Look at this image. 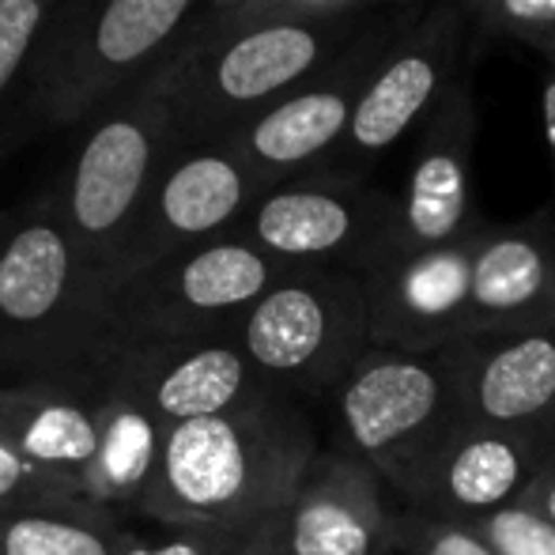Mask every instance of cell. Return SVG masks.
<instances>
[{"instance_id":"6da1fadb","label":"cell","mask_w":555,"mask_h":555,"mask_svg":"<svg viewBox=\"0 0 555 555\" xmlns=\"http://www.w3.org/2000/svg\"><path fill=\"white\" fill-rule=\"evenodd\" d=\"M409 4V0H401ZM397 4L363 12L212 8L163 68L182 140H216L307 88Z\"/></svg>"},{"instance_id":"7a4b0ae2","label":"cell","mask_w":555,"mask_h":555,"mask_svg":"<svg viewBox=\"0 0 555 555\" xmlns=\"http://www.w3.org/2000/svg\"><path fill=\"white\" fill-rule=\"evenodd\" d=\"M318 453V427L287 397L170 427L140 521L254 529L287 511Z\"/></svg>"},{"instance_id":"3957f363","label":"cell","mask_w":555,"mask_h":555,"mask_svg":"<svg viewBox=\"0 0 555 555\" xmlns=\"http://www.w3.org/2000/svg\"><path fill=\"white\" fill-rule=\"evenodd\" d=\"M106 333V287L42 190L15 208L0 254V371L80 378Z\"/></svg>"},{"instance_id":"277c9868","label":"cell","mask_w":555,"mask_h":555,"mask_svg":"<svg viewBox=\"0 0 555 555\" xmlns=\"http://www.w3.org/2000/svg\"><path fill=\"white\" fill-rule=\"evenodd\" d=\"M68 163L46 190L103 287L121 261L137 212L167 155L182 144L163 68L129 83L83 117Z\"/></svg>"},{"instance_id":"5b68a950","label":"cell","mask_w":555,"mask_h":555,"mask_svg":"<svg viewBox=\"0 0 555 555\" xmlns=\"http://www.w3.org/2000/svg\"><path fill=\"white\" fill-rule=\"evenodd\" d=\"M212 0H57L38 65L42 125L76 129L99 103L170 65Z\"/></svg>"},{"instance_id":"8992f818","label":"cell","mask_w":555,"mask_h":555,"mask_svg":"<svg viewBox=\"0 0 555 555\" xmlns=\"http://www.w3.org/2000/svg\"><path fill=\"white\" fill-rule=\"evenodd\" d=\"M325 401L333 450L371 465L393 491L465 420L450 348L401 351L371 344Z\"/></svg>"},{"instance_id":"52a82bcc","label":"cell","mask_w":555,"mask_h":555,"mask_svg":"<svg viewBox=\"0 0 555 555\" xmlns=\"http://www.w3.org/2000/svg\"><path fill=\"white\" fill-rule=\"evenodd\" d=\"M231 336L272 393L325 401L371 348L363 280L340 269H292L246 310Z\"/></svg>"},{"instance_id":"ba28073f","label":"cell","mask_w":555,"mask_h":555,"mask_svg":"<svg viewBox=\"0 0 555 555\" xmlns=\"http://www.w3.org/2000/svg\"><path fill=\"white\" fill-rule=\"evenodd\" d=\"M287 264L238 231L182 249L106 295L103 344L190 340L234 333L246 310L287 276Z\"/></svg>"},{"instance_id":"9c48e42d","label":"cell","mask_w":555,"mask_h":555,"mask_svg":"<svg viewBox=\"0 0 555 555\" xmlns=\"http://www.w3.org/2000/svg\"><path fill=\"white\" fill-rule=\"evenodd\" d=\"M473 30L476 20L465 0H424L409 27L382 53L348 125V137L318 175L371 178L382 155H389L397 144H409L424 117L442 103L450 83L473 68Z\"/></svg>"},{"instance_id":"30bf717a","label":"cell","mask_w":555,"mask_h":555,"mask_svg":"<svg viewBox=\"0 0 555 555\" xmlns=\"http://www.w3.org/2000/svg\"><path fill=\"white\" fill-rule=\"evenodd\" d=\"M401 197L371 178L310 175L257 197L238 234L287 269H340L363 276L389 254Z\"/></svg>"},{"instance_id":"8fae6325","label":"cell","mask_w":555,"mask_h":555,"mask_svg":"<svg viewBox=\"0 0 555 555\" xmlns=\"http://www.w3.org/2000/svg\"><path fill=\"white\" fill-rule=\"evenodd\" d=\"M420 4L424 0L397 4L348 53H340L322 76H314L307 88L292 91L276 106H269L264 114L249 117L246 125H238V129L216 140H227L249 163V170L261 178L264 190L318 175L322 163L348 137V125L359 111V99H363L366 83H371L374 68H378L382 53L409 27Z\"/></svg>"},{"instance_id":"7c38bea8","label":"cell","mask_w":555,"mask_h":555,"mask_svg":"<svg viewBox=\"0 0 555 555\" xmlns=\"http://www.w3.org/2000/svg\"><path fill=\"white\" fill-rule=\"evenodd\" d=\"M261 193V178L227 140H182L140 205L106 295L182 249L234 234Z\"/></svg>"},{"instance_id":"4fadbf2b","label":"cell","mask_w":555,"mask_h":555,"mask_svg":"<svg viewBox=\"0 0 555 555\" xmlns=\"http://www.w3.org/2000/svg\"><path fill=\"white\" fill-rule=\"evenodd\" d=\"M473 147L476 95L473 68H468L409 137V185H404L397 234L386 257L457 246L488 223L473 208Z\"/></svg>"},{"instance_id":"5bb4252c","label":"cell","mask_w":555,"mask_h":555,"mask_svg":"<svg viewBox=\"0 0 555 555\" xmlns=\"http://www.w3.org/2000/svg\"><path fill=\"white\" fill-rule=\"evenodd\" d=\"M555 439L461 420L397 488L404 511L446 521H483L521 503Z\"/></svg>"},{"instance_id":"9a60e30c","label":"cell","mask_w":555,"mask_h":555,"mask_svg":"<svg viewBox=\"0 0 555 555\" xmlns=\"http://www.w3.org/2000/svg\"><path fill=\"white\" fill-rule=\"evenodd\" d=\"M91 366H103L129 382L167 427L254 409L280 397L254 371L231 333L152 344H103Z\"/></svg>"},{"instance_id":"2e32d148","label":"cell","mask_w":555,"mask_h":555,"mask_svg":"<svg viewBox=\"0 0 555 555\" xmlns=\"http://www.w3.org/2000/svg\"><path fill=\"white\" fill-rule=\"evenodd\" d=\"M404 503L371 465L322 446L276 518L287 555H401Z\"/></svg>"},{"instance_id":"e0dca14e","label":"cell","mask_w":555,"mask_h":555,"mask_svg":"<svg viewBox=\"0 0 555 555\" xmlns=\"http://www.w3.org/2000/svg\"><path fill=\"white\" fill-rule=\"evenodd\" d=\"M483 227L457 246L382 257L359 276L371 310V344L446 351L473 333V257Z\"/></svg>"},{"instance_id":"ac0fdd59","label":"cell","mask_w":555,"mask_h":555,"mask_svg":"<svg viewBox=\"0 0 555 555\" xmlns=\"http://www.w3.org/2000/svg\"><path fill=\"white\" fill-rule=\"evenodd\" d=\"M450 356L465 420L555 439V330L476 333Z\"/></svg>"},{"instance_id":"d6986e66","label":"cell","mask_w":555,"mask_h":555,"mask_svg":"<svg viewBox=\"0 0 555 555\" xmlns=\"http://www.w3.org/2000/svg\"><path fill=\"white\" fill-rule=\"evenodd\" d=\"M555 330V212L483 227L473 257V333Z\"/></svg>"},{"instance_id":"ffe728a7","label":"cell","mask_w":555,"mask_h":555,"mask_svg":"<svg viewBox=\"0 0 555 555\" xmlns=\"http://www.w3.org/2000/svg\"><path fill=\"white\" fill-rule=\"evenodd\" d=\"M83 382L91 386L99 416V446L83 480V499L117 518L140 521V511L159 476L170 427L147 409V401L129 382L103 366H88Z\"/></svg>"},{"instance_id":"44dd1931","label":"cell","mask_w":555,"mask_h":555,"mask_svg":"<svg viewBox=\"0 0 555 555\" xmlns=\"http://www.w3.org/2000/svg\"><path fill=\"white\" fill-rule=\"evenodd\" d=\"M0 439L83 495L99 446L95 397L91 389H76V378H23L0 386Z\"/></svg>"},{"instance_id":"7402d4cb","label":"cell","mask_w":555,"mask_h":555,"mask_svg":"<svg viewBox=\"0 0 555 555\" xmlns=\"http://www.w3.org/2000/svg\"><path fill=\"white\" fill-rule=\"evenodd\" d=\"M57 0H0V167L42 125L38 65Z\"/></svg>"},{"instance_id":"603a6c76","label":"cell","mask_w":555,"mask_h":555,"mask_svg":"<svg viewBox=\"0 0 555 555\" xmlns=\"http://www.w3.org/2000/svg\"><path fill=\"white\" fill-rule=\"evenodd\" d=\"M121 526L88 499L27 506L0 514V555H117Z\"/></svg>"},{"instance_id":"cb8c5ba5","label":"cell","mask_w":555,"mask_h":555,"mask_svg":"<svg viewBox=\"0 0 555 555\" xmlns=\"http://www.w3.org/2000/svg\"><path fill=\"white\" fill-rule=\"evenodd\" d=\"M246 537H249V529L159 526V521L129 526V521H125L121 541H117V555H234Z\"/></svg>"},{"instance_id":"d4e9b609","label":"cell","mask_w":555,"mask_h":555,"mask_svg":"<svg viewBox=\"0 0 555 555\" xmlns=\"http://www.w3.org/2000/svg\"><path fill=\"white\" fill-rule=\"evenodd\" d=\"M476 27L555 53V0H465Z\"/></svg>"},{"instance_id":"484cf974","label":"cell","mask_w":555,"mask_h":555,"mask_svg":"<svg viewBox=\"0 0 555 555\" xmlns=\"http://www.w3.org/2000/svg\"><path fill=\"white\" fill-rule=\"evenodd\" d=\"M473 529L495 555H555V526L529 503H514L491 518L473 521Z\"/></svg>"},{"instance_id":"4316f807","label":"cell","mask_w":555,"mask_h":555,"mask_svg":"<svg viewBox=\"0 0 555 555\" xmlns=\"http://www.w3.org/2000/svg\"><path fill=\"white\" fill-rule=\"evenodd\" d=\"M68 499H83L76 488L46 476L30 461H23L4 439H0V514L27 511V506L46 503H68Z\"/></svg>"},{"instance_id":"83f0119b","label":"cell","mask_w":555,"mask_h":555,"mask_svg":"<svg viewBox=\"0 0 555 555\" xmlns=\"http://www.w3.org/2000/svg\"><path fill=\"white\" fill-rule=\"evenodd\" d=\"M401 555H495V552L465 521H446L420 511H404Z\"/></svg>"},{"instance_id":"f1b7e54d","label":"cell","mask_w":555,"mask_h":555,"mask_svg":"<svg viewBox=\"0 0 555 555\" xmlns=\"http://www.w3.org/2000/svg\"><path fill=\"white\" fill-rule=\"evenodd\" d=\"M521 503H529L533 511H541L544 518H548L552 526H555V446H552L548 461L541 465V473H537L533 488H529V495L521 499Z\"/></svg>"},{"instance_id":"f546056e","label":"cell","mask_w":555,"mask_h":555,"mask_svg":"<svg viewBox=\"0 0 555 555\" xmlns=\"http://www.w3.org/2000/svg\"><path fill=\"white\" fill-rule=\"evenodd\" d=\"M234 555H287L284 541H280L276 518L264 521V526H257V529H249V537L242 541V548L234 552Z\"/></svg>"},{"instance_id":"4dcf8cb0","label":"cell","mask_w":555,"mask_h":555,"mask_svg":"<svg viewBox=\"0 0 555 555\" xmlns=\"http://www.w3.org/2000/svg\"><path fill=\"white\" fill-rule=\"evenodd\" d=\"M12 223H15V208H0V254H4V242L12 234Z\"/></svg>"}]
</instances>
